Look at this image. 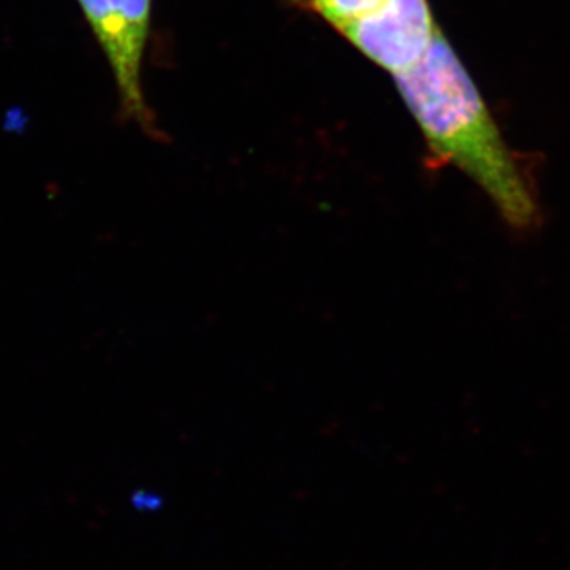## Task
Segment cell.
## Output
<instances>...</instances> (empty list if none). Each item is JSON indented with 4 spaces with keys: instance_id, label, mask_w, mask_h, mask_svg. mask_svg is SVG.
<instances>
[{
    "instance_id": "cell-4",
    "label": "cell",
    "mask_w": 570,
    "mask_h": 570,
    "mask_svg": "<svg viewBox=\"0 0 570 570\" xmlns=\"http://www.w3.org/2000/svg\"><path fill=\"white\" fill-rule=\"evenodd\" d=\"M318 14L336 29L366 17L377 9L384 0H307Z\"/></svg>"
},
{
    "instance_id": "cell-2",
    "label": "cell",
    "mask_w": 570,
    "mask_h": 570,
    "mask_svg": "<svg viewBox=\"0 0 570 570\" xmlns=\"http://www.w3.org/2000/svg\"><path fill=\"white\" fill-rule=\"evenodd\" d=\"M89 28L110 63L126 118L156 135L141 86L142 56L149 36L151 0H78Z\"/></svg>"
},
{
    "instance_id": "cell-1",
    "label": "cell",
    "mask_w": 570,
    "mask_h": 570,
    "mask_svg": "<svg viewBox=\"0 0 570 570\" xmlns=\"http://www.w3.org/2000/svg\"><path fill=\"white\" fill-rule=\"evenodd\" d=\"M395 81L439 163L478 184L510 227H538V190L444 33L439 31L422 61Z\"/></svg>"
},
{
    "instance_id": "cell-3",
    "label": "cell",
    "mask_w": 570,
    "mask_h": 570,
    "mask_svg": "<svg viewBox=\"0 0 570 570\" xmlns=\"http://www.w3.org/2000/svg\"><path fill=\"white\" fill-rule=\"evenodd\" d=\"M428 0H384L376 10L341 32L393 77L422 61L438 32Z\"/></svg>"
}]
</instances>
